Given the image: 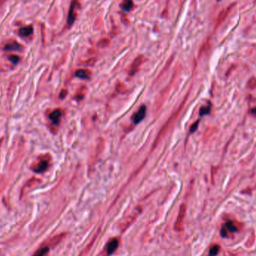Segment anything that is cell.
<instances>
[{
    "instance_id": "cell-1",
    "label": "cell",
    "mask_w": 256,
    "mask_h": 256,
    "mask_svg": "<svg viewBox=\"0 0 256 256\" xmlns=\"http://www.w3.org/2000/svg\"><path fill=\"white\" fill-rule=\"evenodd\" d=\"M79 6V3H78L77 0H73L72 2H71V6H70L69 8V12H68V16H67V26H71L74 24L75 20H76V7Z\"/></svg>"
},
{
    "instance_id": "cell-2",
    "label": "cell",
    "mask_w": 256,
    "mask_h": 256,
    "mask_svg": "<svg viewBox=\"0 0 256 256\" xmlns=\"http://www.w3.org/2000/svg\"><path fill=\"white\" fill-rule=\"evenodd\" d=\"M185 211H186L185 205H182L181 206L180 211H179L178 216H177V218L176 219V222H175V229L177 231H181L183 229V222H184V216H185Z\"/></svg>"
},
{
    "instance_id": "cell-3",
    "label": "cell",
    "mask_w": 256,
    "mask_h": 256,
    "mask_svg": "<svg viewBox=\"0 0 256 256\" xmlns=\"http://www.w3.org/2000/svg\"><path fill=\"white\" fill-rule=\"evenodd\" d=\"M146 113V107L144 105H142L138 109L136 112H135L132 116V120H133L134 124H139V122L144 119Z\"/></svg>"
},
{
    "instance_id": "cell-4",
    "label": "cell",
    "mask_w": 256,
    "mask_h": 256,
    "mask_svg": "<svg viewBox=\"0 0 256 256\" xmlns=\"http://www.w3.org/2000/svg\"><path fill=\"white\" fill-rule=\"evenodd\" d=\"M118 240L117 238H112V239L109 240L107 243V246H106L105 251L107 252L108 255H111L115 252V251L117 250L118 246Z\"/></svg>"
},
{
    "instance_id": "cell-5",
    "label": "cell",
    "mask_w": 256,
    "mask_h": 256,
    "mask_svg": "<svg viewBox=\"0 0 256 256\" xmlns=\"http://www.w3.org/2000/svg\"><path fill=\"white\" fill-rule=\"evenodd\" d=\"M237 231H238V229H237L236 226H234V223H233L231 221H229V222H227L223 226H222V230H221L220 231V234L222 235V237L225 238V237L227 236L228 232L234 233L236 232Z\"/></svg>"
},
{
    "instance_id": "cell-6",
    "label": "cell",
    "mask_w": 256,
    "mask_h": 256,
    "mask_svg": "<svg viewBox=\"0 0 256 256\" xmlns=\"http://www.w3.org/2000/svg\"><path fill=\"white\" fill-rule=\"evenodd\" d=\"M144 60V58L143 55H139V56L137 57V58L133 61V64H132L131 66H130V75L135 74L138 71L139 68L140 67L141 64L143 63Z\"/></svg>"
},
{
    "instance_id": "cell-7",
    "label": "cell",
    "mask_w": 256,
    "mask_h": 256,
    "mask_svg": "<svg viewBox=\"0 0 256 256\" xmlns=\"http://www.w3.org/2000/svg\"><path fill=\"white\" fill-rule=\"evenodd\" d=\"M62 118V111L60 109H55L50 115V119L54 124H59Z\"/></svg>"
},
{
    "instance_id": "cell-8",
    "label": "cell",
    "mask_w": 256,
    "mask_h": 256,
    "mask_svg": "<svg viewBox=\"0 0 256 256\" xmlns=\"http://www.w3.org/2000/svg\"><path fill=\"white\" fill-rule=\"evenodd\" d=\"M48 168V162L47 160H41L39 163L37 165V166L33 169L34 172L37 173H41V172H44Z\"/></svg>"
},
{
    "instance_id": "cell-9",
    "label": "cell",
    "mask_w": 256,
    "mask_h": 256,
    "mask_svg": "<svg viewBox=\"0 0 256 256\" xmlns=\"http://www.w3.org/2000/svg\"><path fill=\"white\" fill-rule=\"evenodd\" d=\"M121 8L125 12L130 11L133 8V0H124L123 2L121 4Z\"/></svg>"
},
{
    "instance_id": "cell-10",
    "label": "cell",
    "mask_w": 256,
    "mask_h": 256,
    "mask_svg": "<svg viewBox=\"0 0 256 256\" xmlns=\"http://www.w3.org/2000/svg\"><path fill=\"white\" fill-rule=\"evenodd\" d=\"M76 76H77V77L80 78V79H86L90 77V76H91V72H90L88 70L80 69L78 70L76 72Z\"/></svg>"
},
{
    "instance_id": "cell-11",
    "label": "cell",
    "mask_w": 256,
    "mask_h": 256,
    "mask_svg": "<svg viewBox=\"0 0 256 256\" xmlns=\"http://www.w3.org/2000/svg\"><path fill=\"white\" fill-rule=\"evenodd\" d=\"M232 6L233 5H231L229 8H226V9L223 10L222 12L220 13V14L219 15L218 17V20H217V24H219L221 23L223 20L226 19V17L229 15V14L230 13V11H231V8H232Z\"/></svg>"
},
{
    "instance_id": "cell-12",
    "label": "cell",
    "mask_w": 256,
    "mask_h": 256,
    "mask_svg": "<svg viewBox=\"0 0 256 256\" xmlns=\"http://www.w3.org/2000/svg\"><path fill=\"white\" fill-rule=\"evenodd\" d=\"M19 33H20V35L24 36V37H28L33 33V27L32 26H26L22 27L20 29Z\"/></svg>"
},
{
    "instance_id": "cell-13",
    "label": "cell",
    "mask_w": 256,
    "mask_h": 256,
    "mask_svg": "<svg viewBox=\"0 0 256 256\" xmlns=\"http://www.w3.org/2000/svg\"><path fill=\"white\" fill-rule=\"evenodd\" d=\"M4 49L6 50H7V51H14V50H22V47L20 46L18 43L13 42V43H8V44L6 45V47H5Z\"/></svg>"
},
{
    "instance_id": "cell-14",
    "label": "cell",
    "mask_w": 256,
    "mask_h": 256,
    "mask_svg": "<svg viewBox=\"0 0 256 256\" xmlns=\"http://www.w3.org/2000/svg\"><path fill=\"white\" fill-rule=\"evenodd\" d=\"M50 248L48 246H44L39 249L32 256H45L48 253Z\"/></svg>"
},
{
    "instance_id": "cell-15",
    "label": "cell",
    "mask_w": 256,
    "mask_h": 256,
    "mask_svg": "<svg viewBox=\"0 0 256 256\" xmlns=\"http://www.w3.org/2000/svg\"><path fill=\"white\" fill-rule=\"evenodd\" d=\"M220 247L218 245H215L212 247L209 252V256H217V254L219 253Z\"/></svg>"
},
{
    "instance_id": "cell-16",
    "label": "cell",
    "mask_w": 256,
    "mask_h": 256,
    "mask_svg": "<svg viewBox=\"0 0 256 256\" xmlns=\"http://www.w3.org/2000/svg\"><path fill=\"white\" fill-rule=\"evenodd\" d=\"M8 59H9V60L11 61V63L14 64H17L19 62H20V57L16 55H10V56L8 57Z\"/></svg>"
},
{
    "instance_id": "cell-17",
    "label": "cell",
    "mask_w": 256,
    "mask_h": 256,
    "mask_svg": "<svg viewBox=\"0 0 256 256\" xmlns=\"http://www.w3.org/2000/svg\"><path fill=\"white\" fill-rule=\"evenodd\" d=\"M210 107H203L201 108V109H200V116H205V115H207L208 114L209 112H210Z\"/></svg>"
},
{
    "instance_id": "cell-18",
    "label": "cell",
    "mask_w": 256,
    "mask_h": 256,
    "mask_svg": "<svg viewBox=\"0 0 256 256\" xmlns=\"http://www.w3.org/2000/svg\"><path fill=\"white\" fill-rule=\"evenodd\" d=\"M198 122H199V121H196V123H194V124H193L192 125V126H191V128H190V132H191V133H193V132L196 131V129H197V128H198Z\"/></svg>"
},
{
    "instance_id": "cell-19",
    "label": "cell",
    "mask_w": 256,
    "mask_h": 256,
    "mask_svg": "<svg viewBox=\"0 0 256 256\" xmlns=\"http://www.w3.org/2000/svg\"><path fill=\"white\" fill-rule=\"evenodd\" d=\"M67 95V91H65V90H63V91H62L61 92L60 95H59V97H60L61 99H63L64 97Z\"/></svg>"
}]
</instances>
